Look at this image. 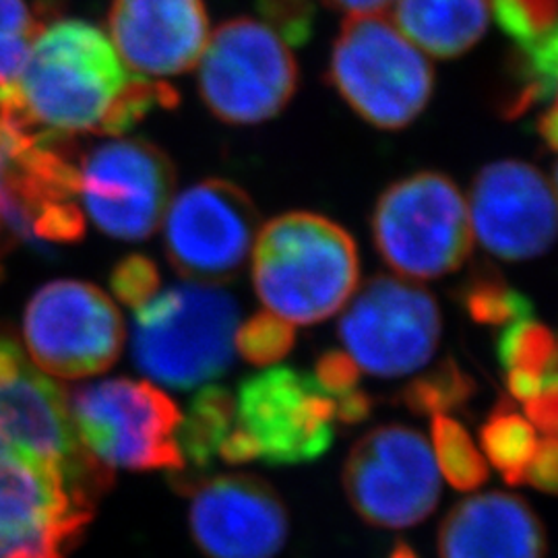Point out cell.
I'll list each match as a JSON object with an SVG mask.
<instances>
[{
  "label": "cell",
  "instance_id": "obj_20",
  "mask_svg": "<svg viewBox=\"0 0 558 558\" xmlns=\"http://www.w3.org/2000/svg\"><path fill=\"white\" fill-rule=\"evenodd\" d=\"M393 25L426 57L456 59L478 44L488 0H393Z\"/></svg>",
  "mask_w": 558,
  "mask_h": 558
},
{
  "label": "cell",
  "instance_id": "obj_36",
  "mask_svg": "<svg viewBox=\"0 0 558 558\" xmlns=\"http://www.w3.org/2000/svg\"><path fill=\"white\" fill-rule=\"evenodd\" d=\"M329 9L343 13L348 17L354 15H385L393 0H323Z\"/></svg>",
  "mask_w": 558,
  "mask_h": 558
},
{
  "label": "cell",
  "instance_id": "obj_21",
  "mask_svg": "<svg viewBox=\"0 0 558 558\" xmlns=\"http://www.w3.org/2000/svg\"><path fill=\"white\" fill-rule=\"evenodd\" d=\"M236 422L234 396L218 387L205 385L189 403V412L180 418L177 442L182 459L195 468H207L218 458L226 437Z\"/></svg>",
  "mask_w": 558,
  "mask_h": 558
},
{
  "label": "cell",
  "instance_id": "obj_1",
  "mask_svg": "<svg viewBox=\"0 0 558 558\" xmlns=\"http://www.w3.org/2000/svg\"><path fill=\"white\" fill-rule=\"evenodd\" d=\"M133 75L96 25L57 21L34 41L4 104L38 135L71 140L85 133L106 135Z\"/></svg>",
  "mask_w": 558,
  "mask_h": 558
},
{
  "label": "cell",
  "instance_id": "obj_18",
  "mask_svg": "<svg viewBox=\"0 0 558 558\" xmlns=\"http://www.w3.org/2000/svg\"><path fill=\"white\" fill-rule=\"evenodd\" d=\"M108 27L124 66L147 77L195 69L211 34L203 0H114Z\"/></svg>",
  "mask_w": 558,
  "mask_h": 558
},
{
  "label": "cell",
  "instance_id": "obj_35",
  "mask_svg": "<svg viewBox=\"0 0 558 558\" xmlns=\"http://www.w3.org/2000/svg\"><path fill=\"white\" fill-rule=\"evenodd\" d=\"M333 399H336V418L345 424H359L371 414L373 401L364 391H360L359 387Z\"/></svg>",
  "mask_w": 558,
  "mask_h": 558
},
{
  "label": "cell",
  "instance_id": "obj_29",
  "mask_svg": "<svg viewBox=\"0 0 558 558\" xmlns=\"http://www.w3.org/2000/svg\"><path fill=\"white\" fill-rule=\"evenodd\" d=\"M112 294L131 306L140 308L147 300L160 292V271L158 265L143 255H129L117 263L110 276Z\"/></svg>",
  "mask_w": 558,
  "mask_h": 558
},
{
  "label": "cell",
  "instance_id": "obj_9",
  "mask_svg": "<svg viewBox=\"0 0 558 558\" xmlns=\"http://www.w3.org/2000/svg\"><path fill=\"white\" fill-rule=\"evenodd\" d=\"M339 320V339L368 375L398 379L424 368L440 339L435 296L416 281L377 276L350 299Z\"/></svg>",
  "mask_w": 558,
  "mask_h": 558
},
{
  "label": "cell",
  "instance_id": "obj_16",
  "mask_svg": "<svg viewBox=\"0 0 558 558\" xmlns=\"http://www.w3.org/2000/svg\"><path fill=\"white\" fill-rule=\"evenodd\" d=\"M468 211L472 234L499 259H538L555 242V182L532 163L502 160L482 168Z\"/></svg>",
  "mask_w": 558,
  "mask_h": 558
},
{
  "label": "cell",
  "instance_id": "obj_38",
  "mask_svg": "<svg viewBox=\"0 0 558 558\" xmlns=\"http://www.w3.org/2000/svg\"><path fill=\"white\" fill-rule=\"evenodd\" d=\"M389 558H418L416 557V553L408 546V544H398L393 550H391V555Z\"/></svg>",
  "mask_w": 558,
  "mask_h": 558
},
{
  "label": "cell",
  "instance_id": "obj_30",
  "mask_svg": "<svg viewBox=\"0 0 558 558\" xmlns=\"http://www.w3.org/2000/svg\"><path fill=\"white\" fill-rule=\"evenodd\" d=\"M260 13L286 44H302L313 29L311 0H260Z\"/></svg>",
  "mask_w": 558,
  "mask_h": 558
},
{
  "label": "cell",
  "instance_id": "obj_13",
  "mask_svg": "<svg viewBox=\"0 0 558 558\" xmlns=\"http://www.w3.org/2000/svg\"><path fill=\"white\" fill-rule=\"evenodd\" d=\"M174 186V163L149 141H106L80 156L83 209L112 239H149L163 221Z\"/></svg>",
  "mask_w": 558,
  "mask_h": 558
},
{
  "label": "cell",
  "instance_id": "obj_32",
  "mask_svg": "<svg viewBox=\"0 0 558 558\" xmlns=\"http://www.w3.org/2000/svg\"><path fill=\"white\" fill-rule=\"evenodd\" d=\"M557 437L544 435L538 442L536 456L527 465L523 484H532L542 493H557Z\"/></svg>",
  "mask_w": 558,
  "mask_h": 558
},
{
  "label": "cell",
  "instance_id": "obj_23",
  "mask_svg": "<svg viewBox=\"0 0 558 558\" xmlns=\"http://www.w3.org/2000/svg\"><path fill=\"white\" fill-rule=\"evenodd\" d=\"M497 356L507 375L557 385V341L546 325L532 317L507 325L497 343Z\"/></svg>",
  "mask_w": 558,
  "mask_h": 558
},
{
  "label": "cell",
  "instance_id": "obj_15",
  "mask_svg": "<svg viewBox=\"0 0 558 558\" xmlns=\"http://www.w3.org/2000/svg\"><path fill=\"white\" fill-rule=\"evenodd\" d=\"M236 428L267 465L319 459L336 437V399L315 377L292 368H269L240 385Z\"/></svg>",
  "mask_w": 558,
  "mask_h": 558
},
{
  "label": "cell",
  "instance_id": "obj_4",
  "mask_svg": "<svg viewBox=\"0 0 558 558\" xmlns=\"http://www.w3.org/2000/svg\"><path fill=\"white\" fill-rule=\"evenodd\" d=\"M329 81L352 110L385 131L418 119L435 87L428 57L385 15L343 21L329 62Z\"/></svg>",
  "mask_w": 558,
  "mask_h": 558
},
{
  "label": "cell",
  "instance_id": "obj_8",
  "mask_svg": "<svg viewBox=\"0 0 558 558\" xmlns=\"http://www.w3.org/2000/svg\"><path fill=\"white\" fill-rule=\"evenodd\" d=\"M94 490L0 439V548L7 558H66L94 519Z\"/></svg>",
  "mask_w": 558,
  "mask_h": 558
},
{
  "label": "cell",
  "instance_id": "obj_33",
  "mask_svg": "<svg viewBox=\"0 0 558 558\" xmlns=\"http://www.w3.org/2000/svg\"><path fill=\"white\" fill-rule=\"evenodd\" d=\"M44 27L41 15H36L25 0H0V38H38Z\"/></svg>",
  "mask_w": 558,
  "mask_h": 558
},
{
  "label": "cell",
  "instance_id": "obj_26",
  "mask_svg": "<svg viewBox=\"0 0 558 558\" xmlns=\"http://www.w3.org/2000/svg\"><path fill=\"white\" fill-rule=\"evenodd\" d=\"M474 393L476 380L458 362L447 359L408 383L398 398L414 414L440 416L465 405Z\"/></svg>",
  "mask_w": 558,
  "mask_h": 558
},
{
  "label": "cell",
  "instance_id": "obj_5",
  "mask_svg": "<svg viewBox=\"0 0 558 558\" xmlns=\"http://www.w3.org/2000/svg\"><path fill=\"white\" fill-rule=\"evenodd\" d=\"M373 236L393 271L408 279L442 278L470 257L468 199L440 172H418L393 182L375 207Z\"/></svg>",
  "mask_w": 558,
  "mask_h": 558
},
{
  "label": "cell",
  "instance_id": "obj_12",
  "mask_svg": "<svg viewBox=\"0 0 558 558\" xmlns=\"http://www.w3.org/2000/svg\"><path fill=\"white\" fill-rule=\"evenodd\" d=\"M0 439L57 465L98 497L112 486V470L81 445L66 393L29 364L17 341L4 333H0Z\"/></svg>",
  "mask_w": 558,
  "mask_h": 558
},
{
  "label": "cell",
  "instance_id": "obj_19",
  "mask_svg": "<svg viewBox=\"0 0 558 558\" xmlns=\"http://www.w3.org/2000/svg\"><path fill=\"white\" fill-rule=\"evenodd\" d=\"M437 546L439 558H544L546 530L525 500L484 493L447 513Z\"/></svg>",
  "mask_w": 558,
  "mask_h": 558
},
{
  "label": "cell",
  "instance_id": "obj_39",
  "mask_svg": "<svg viewBox=\"0 0 558 558\" xmlns=\"http://www.w3.org/2000/svg\"><path fill=\"white\" fill-rule=\"evenodd\" d=\"M4 253H7V236L2 232V223H0V279L4 274Z\"/></svg>",
  "mask_w": 558,
  "mask_h": 558
},
{
  "label": "cell",
  "instance_id": "obj_28",
  "mask_svg": "<svg viewBox=\"0 0 558 558\" xmlns=\"http://www.w3.org/2000/svg\"><path fill=\"white\" fill-rule=\"evenodd\" d=\"M490 13L513 46L558 36L557 0H493Z\"/></svg>",
  "mask_w": 558,
  "mask_h": 558
},
{
  "label": "cell",
  "instance_id": "obj_14",
  "mask_svg": "<svg viewBox=\"0 0 558 558\" xmlns=\"http://www.w3.org/2000/svg\"><path fill=\"white\" fill-rule=\"evenodd\" d=\"M163 246L180 276L220 286L236 278L259 232L255 203L230 180H203L172 197Z\"/></svg>",
  "mask_w": 558,
  "mask_h": 558
},
{
  "label": "cell",
  "instance_id": "obj_27",
  "mask_svg": "<svg viewBox=\"0 0 558 558\" xmlns=\"http://www.w3.org/2000/svg\"><path fill=\"white\" fill-rule=\"evenodd\" d=\"M294 341L296 331L292 323L274 313H257L236 329L234 348L246 362L255 366H269L286 359L294 348Z\"/></svg>",
  "mask_w": 558,
  "mask_h": 558
},
{
  "label": "cell",
  "instance_id": "obj_7",
  "mask_svg": "<svg viewBox=\"0 0 558 558\" xmlns=\"http://www.w3.org/2000/svg\"><path fill=\"white\" fill-rule=\"evenodd\" d=\"M205 106L228 124L278 117L299 87V64L288 44L263 21H226L209 34L199 62Z\"/></svg>",
  "mask_w": 558,
  "mask_h": 558
},
{
  "label": "cell",
  "instance_id": "obj_34",
  "mask_svg": "<svg viewBox=\"0 0 558 558\" xmlns=\"http://www.w3.org/2000/svg\"><path fill=\"white\" fill-rule=\"evenodd\" d=\"M525 418L532 422V426L544 435H557L558 422V393L557 387H550L542 391L536 398L523 403Z\"/></svg>",
  "mask_w": 558,
  "mask_h": 558
},
{
  "label": "cell",
  "instance_id": "obj_31",
  "mask_svg": "<svg viewBox=\"0 0 558 558\" xmlns=\"http://www.w3.org/2000/svg\"><path fill=\"white\" fill-rule=\"evenodd\" d=\"M315 380L331 398H338L341 393H348L359 387V364L348 352L329 350L317 360Z\"/></svg>",
  "mask_w": 558,
  "mask_h": 558
},
{
  "label": "cell",
  "instance_id": "obj_37",
  "mask_svg": "<svg viewBox=\"0 0 558 558\" xmlns=\"http://www.w3.org/2000/svg\"><path fill=\"white\" fill-rule=\"evenodd\" d=\"M539 133L544 140L548 141L550 149L557 147V108H555V104H550V108L539 120Z\"/></svg>",
  "mask_w": 558,
  "mask_h": 558
},
{
  "label": "cell",
  "instance_id": "obj_17",
  "mask_svg": "<svg viewBox=\"0 0 558 558\" xmlns=\"http://www.w3.org/2000/svg\"><path fill=\"white\" fill-rule=\"evenodd\" d=\"M191 497L189 525L207 558H276L290 532L286 505L255 476L182 480Z\"/></svg>",
  "mask_w": 558,
  "mask_h": 558
},
{
  "label": "cell",
  "instance_id": "obj_2",
  "mask_svg": "<svg viewBox=\"0 0 558 558\" xmlns=\"http://www.w3.org/2000/svg\"><path fill=\"white\" fill-rule=\"evenodd\" d=\"M251 255L260 302L288 323L329 319L359 288L354 240L336 221L317 214L294 211L267 221Z\"/></svg>",
  "mask_w": 558,
  "mask_h": 558
},
{
  "label": "cell",
  "instance_id": "obj_11",
  "mask_svg": "<svg viewBox=\"0 0 558 558\" xmlns=\"http://www.w3.org/2000/svg\"><path fill=\"white\" fill-rule=\"evenodd\" d=\"M343 488L366 523L403 530L437 509L439 470L428 440L414 428L387 424L354 445L343 468Z\"/></svg>",
  "mask_w": 558,
  "mask_h": 558
},
{
  "label": "cell",
  "instance_id": "obj_6",
  "mask_svg": "<svg viewBox=\"0 0 558 558\" xmlns=\"http://www.w3.org/2000/svg\"><path fill=\"white\" fill-rule=\"evenodd\" d=\"M69 412L81 445L106 468L182 470L179 405L147 380L108 379L71 391Z\"/></svg>",
  "mask_w": 558,
  "mask_h": 558
},
{
  "label": "cell",
  "instance_id": "obj_10",
  "mask_svg": "<svg viewBox=\"0 0 558 558\" xmlns=\"http://www.w3.org/2000/svg\"><path fill=\"white\" fill-rule=\"evenodd\" d=\"M23 338L44 373L87 379L106 373L122 354L124 323L98 286L59 279L41 286L27 302Z\"/></svg>",
  "mask_w": 558,
  "mask_h": 558
},
{
  "label": "cell",
  "instance_id": "obj_22",
  "mask_svg": "<svg viewBox=\"0 0 558 558\" xmlns=\"http://www.w3.org/2000/svg\"><path fill=\"white\" fill-rule=\"evenodd\" d=\"M484 456L509 484H523L527 465L536 456L538 435L532 422L502 401L480 430Z\"/></svg>",
  "mask_w": 558,
  "mask_h": 558
},
{
  "label": "cell",
  "instance_id": "obj_3",
  "mask_svg": "<svg viewBox=\"0 0 558 558\" xmlns=\"http://www.w3.org/2000/svg\"><path fill=\"white\" fill-rule=\"evenodd\" d=\"M239 320L236 300L220 286H174L135 308L133 362L163 387H199L232 366Z\"/></svg>",
  "mask_w": 558,
  "mask_h": 558
},
{
  "label": "cell",
  "instance_id": "obj_24",
  "mask_svg": "<svg viewBox=\"0 0 558 558\" xmlns=\"http://www.w3.org/2000/svg\"><path fill=\"white\" fill-rule=\"evenodd\" d=\"M458 299L470 319L490 327L509 325L534 313L530 299L511 288L490 265L472 269L459 288Z\"/></svg>",
  "mask_w": 558,
  "mask_h": 558
},
{
  "label": "cell",
  "instance_id": "obj_25",
  "mask_svg": "<svg viewBox=\"0 0 558 558\" xmlns=\"http://www.w3.org/2000/svg\"><path fill=\"white\" fill-rule=\"evenodd\" d=\"M433 458L437 470L456 490H476L488 478V461L458 420L440 414L433 418Z\"/></svg>",
  "mask_w": 558,
  "mask_h": 558
}]
</instances>
